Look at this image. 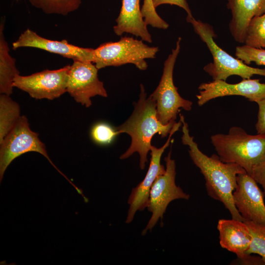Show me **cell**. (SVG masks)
I'll return each instance as SVG.
<instances>
[{
  "instance_id": "1",
  "label": "cell",
  "mask_w": 265,
  "mask_h": 265,
  "mask_svg": "<svg viewBox=\"0 0 265 265\" xmlns=\"http://www.w3.org/2000/svg\"><path fill=\"white\" fill-rule=\"evenodd\" d=\"M180 120L183 126L182 143L188 146L191 160L204 177L208 195L221 202L232 218L244 221L235 205L233 193L237 186L238 175L245 170L237 164L223 162L218 155L208 156L204 154L194 141V137L190 135L188 125L181 114Z\"/></svg>"
},
{
  "instance_id": "2",
  "label": "cell",
  "mask_w": 265,
  "mask_h": 265,
  "mask_svg": "<svg viewBox=\"0 0 265 265\" xmlns=\"http://www.w3.org/2000/svg\"><path fill=\"white\" fill-rule=\"evenodd\" d=\"M138 101L134 105V110L130 117L116 130L121 133H126L131 137V143L127 150L120 159L128 158L137 152L139 155V166L144 169L147 162V154L151 146L153 136L158 133L162 137L169 134L175 121L164 125L157 117L156 102L150 97H147L144 86L140 84Z\"/></svg>"
},
{
  "instance_id": "3",
  "label": "cell",
  "mask_w": 265,
  "mask_h": 265,
  "mask_svg": "<svg viewBox=\"0 0 265 265\" xmlns=\"http://www.w3.org/2000/svg\"><path fill=\"white\" fill-rule=\"evenodd\" d=\"M211 140L221 161L237 164L249 175L265 158V133L249 134L240 127H233L227 134L212 135Z\"/></svg>"
},
{
  "instance_id": "4",
  "label": "cell",
  "mask_w": 265,
  "mask_h": 265,
  "mask_svg": "<svg viewBox=\"0 0 265 265\" xmlns=\"http://www.w3.org/2000/svg\"><path fill=\"white\" fill-rule=\"evenodd\" d=\"M186 19L192 25L194 31L203 42L205 43L212 56L213 61L206 65L203 69L213 80L226 81L232 75L238 76L243 79H250L254 75L265 77V69L249 66L220 48L214 41L216 34L211 26L196 20L193 16H187Z\"/></svg>"
},
{
  "instance_id": "5",
  "label": "cell",
  "mask_w": 265,
  "mask_h": 265,
  "mask_svg": "<svg viewBox=\"0 0 265 265\" xmlns=\"http://www.w3.org/2000/svg\"><path fill=\"white\" fill-rule=\"evenodd\" d=\"M158 51V47L149 46L142 40L125 36L118 41L104 43L94 49L92 62L98 70L131 63L140 70H145L148 67L145 60L155 58Z\"/></svg>"
},
{
  "instance_id": "6",
  "label": "cell",
  "mask_w": 265,
  "mask_h": 265,
  "mask_svg": "<svg viewBox=\"0 0 265 265\" xmlns=\"http://www.w3.org/2000/svg\"><path fill=\"white\" fill-rule=\"evenodd\" d=\"M181 37H179L174 49L164 62L160 81L150 96L156 102L157 117L164 125L175 121L181 108L189 111L192 102L182 98L173 82V70L181 48Z\"/></svg>"
},
{
  "instance_id": "7",
  "label": "cell",
  "mask_w": 265,
  "mask_h": 265,
  "mask_svg": "<svg viewBox=\"0 0 265 265\" xmlns=\"http://www.w3.org/2000/svg\"><path fill=\"white\" fill-rule=\"evenodd\" d=\"M0 181L7 167L16 158L29 152H37L45 157L69 182L75 185L53 164L48 155L45 144L38 134L32 131L26 116H21L14 127L0 142Z\"/></svg>"
},
{
  "instance_id": "8",
  "label": "cell",
  "mask_w": 265,
  "mask_h": 265,
  "mask_svg": "<svg viewBox=\"0 0 265 265\" xmlns=\"http://www.w3.org/2000/svg\"><path fill=\"white\" fill-rule=\"evenodd\" d=\"M171 155L170 151L164 159L166 163L164 173L157 178L151 187L147 208L152 214L142 231V236L148 231L152 230L159 219H162L171 202L177 199H189L190 195L176 184V163Z\"/></svg>"
},
{
  "instance_id": "9",
  "label": "cell",
  "mask_w": 265,
  "mask_h": 265,
  "mask_svg": "<svg viewBox=\"0 0 265 265\" xmlns=\"http://www.w3.org/2000/svg\"><path fill=\"white\" fill-rule=\"evenodd\" d=\"M70 65L59 69L45 70L29 76L17 75L13 86L36 99L53 100L67 92Z\"/></svg>"
},
{
  "instance_id": "10",
  "label": "cell",
  "mask_w": 265,
  "mask_h": 265,
  "mask_svg": "<svg viewBox=\"0 0 265 265\" xmlns=\"http://www.w3.org/2000/svg\"><path fill=\"white\" fill-rule=\"evenodd\" d=\"M98 71L95 65L89 61L74 60L70 65L67 92L86 107L91 106L92 97L107 96L103 82L98 78Z\"/></svg>"
},
{
  "instance_id": "11",
  "label": "cell",
  "mask_w": 265,
  "mask_h": 265,
  "mask_svg": "<svg viewBox=\"0 0 265 265\" xmlns=\"http://www.w3.org/2000/svg\"><path fill=\"white\" fill-rule=\"evenodd\" d=\"M182 125L181 121L175 122L168 135L165 143L160 148L152 146L150 165L144 179L137 186L133 188L128 198L129 209L128 212L126 223H131L138 211H143L147 208L151 187L157 178L165 171V168L161 164V156L165 149L172 141V136Z\"/></svg>"
},
{
  "instance_id": "12",
  "label": "cell",
  "mask_w": 265,
  "mask_h": 265,
  "mask_svg": "<svg viewBox=\"0 0 265 265\" xmlns=\"http://www.w3.org/2000/svg\"><path fill=\"white\" fill-rule=\"evenodd\" d=\"M263 191L246 172L237 177V186L233 193L235 205L244 221L265 226V204Z\"/></svg>"
},
{
  "instance_id": "13",
  "label": "cell",
  "mask_w": 265,
  "mask_h": 265,
  "mask_svg": "<svg viewBox=\"0 0 265 265\" xmlns=\"http://www.w3.org/2000/svg\"><path fill=\"white\" fill-rule=\"evenodd\" d=\"M198 89L200 91L196 97L199 106L213 99L227 96H241L256 103L265 99V83H261L259 79H243L235 84L213 80L201 83Z\"/></svg>"
},
{
  "instance_id": "14",
  "label": "cell",
  "mask_w": 265,
  "mask_h": 265,
  "mask_svg": "<svg viewBox=\"0 0 265 265\" xmlns=\"http://www.w3.org/2000/svg\"><path fill=\"white\" fill-rule=\"evenodd\" d=\"M23 47L37 48L74 60L93 61L94 49L80 47L69 43L67 40L45 38L34 31L27 29L12 43L16 50Z\"/></svg>"
},
{
  "instance_id": "15",
  "label": "cell",
  "mask_w": 265,
  "mask_h": 265,
  "mask_svg": "<svg viewBox=\"0 0 265 265\" xmlns=\"http://www.w3.org/2000/svg\"><path fill=\"white\" fill-rule=\"evenodd\" d=\"M232 13L229 28L236 41L244 43L246 32L251 20L265 13V0H227Z\"/></svg>"
},
{
  "instance_id": "16",
  "label": "cell",
  "mask_w": 265,
  "mask_h": 265,
  "mask_svg": "<svg viewBox=\"0 0 265 265\" xmlns=\"http://www.w3.org/2000/svg\"><path fill=\"white\" fill-rule=\"evenodd\" d=\"M219 243L222 248L236 254L238 259L246 255L252 236L247 224L242 221L232 218L218 221Z\"/></svg>"
},
{
  "instance_id": "17",
  "label": "cell",
  "mask_w": 265,
  "mask_h": 265,
  "mask_svg": "<svg viewBox=\"0 0 265 265\" xmlns=\"http://www.w3.org/2000/svg\"><path fill=\"white\" fill-rule=\"evenodd\" d=\"M116 23L113 30L117 35L131 33L140 37L143 41L152 43V36L142 15L140 0H122Z\"/></svg>"
},
{
  "instance_id": "18",
  "label": "cell",
  "mask_w": 265,
  "mask_h": 265,
  "mask_svg": "<svg viewBox=\"0 0 265 265\" xmlns=\"http://www.w3.org/2000/svg\"><path fill=\"white\" fill-rule=\"evenodd\" d=\"M4 21L0 24V93L10 95L13 92L15 78L19 75L15 59L9 53V48L4 34Z\"/></svg>"
},
{
  "instance_id": "19",
  "label": "cell",
  "mask_w": 265,
  "mask_h": 265,
  "mask_svg": "<svg viewBox=\"0 0 265 265\" xmlns=\"http://www.w3.org/2000/svg\"><path fill=\"white\" fill-rule=\"evenodd\" d=\"M19 104L9 95L0 96V142L8 133L20 117Z\"/></svg>"
},
{
  "instance_id": "20",
  "label": "cell",
  "mask_w": 265,
  "mask_h": 265,
  "mask_svg": "<svg viewBox=\"0 0 265 265\" xmlns=\"http://www.w3.org/2000/svg\"><path fill=\"white\" fill-rule=\"evenodd\" d=\"M34 7L48 14L66 15L77 10L82 0H28Z\"/></svg>"
},
{
  "instance_id": "21",
  "label": "cell",
  "mask_w": 265,
  "mask_h": 265,
  "mask_svg": "<svg viewBox=\"0 0 265 265\" xmlns=\"http://www.w3.org/2000/svg\"><path fill=\"white\" fill-rule=\"evenodd\" d=\"M244 43L253 48H265V13L251 20L246 30Z\"/></svg>"
},
{
  "instance_id": "22",
  "label": "cell",
  "mask_w": 265,
  "mask_h": 265,
  "mask_svg": "<svg viewBox=\"0 0 265 265\" xmlns=\"http://www.w3.org/2000/svg\"><path fill=\"white\" fill-rule=\"evenodd\" d=\"M248 226L252 236L250 246L246 254H256L265 262V226L251 221H244Z\"/></svg>"
},
{
  "instance_id": "23",
  "label": "cell",
  "mask_w": 265,
  "mask_h": 265,
  "mask_svg": "<svg viewBox=\"0 0 265 265\" xmlns=\"http://www.w3.org/2000/svg\"><path fill=\"white\" fill-rule=\"evenodd\" d=\"M119 133L110 125L105 122H99L91 128L90 135L93 141L99 145L111 143Z\"/></svg>"
},
{
  "instance_id": "24",
  "label": "cell",
  "mask_w": 265,
  "mask_h": 265,
  "mask_svg": "<svg viewBox=\"0 0 265 265\" xmlns=\"http://www.w3.org/2000/svg\"><path fill=\"white\" fill-rule=\"evenodd\" d=\"M235 55L237 58L247 65L255 62L258 65L265 66V50L255 48L246 45L238 46Z\"/></svg>"
},
{
  "instance_id": "25",
  "label": "cell",
  "mask_w": 265,
  "mask_h": 265,
  "mask_svg": "<svg viewBox=\"0 0 265 265\" xmlns=\"http://www.w3.org/2000/svg\"><path fill=\"white\" fill-rule=\"evenodd\" d=\"M154 7L153 0H143L141 8L142 17L147 25L158 28L166 29L169 25L158 14Z\"/></svg>"
},
{
  "instance_id": "26",
  "label": "cell",
  "mask_w": 265,
  "mask_h": 265,
  "mask_svg": "<svg viewBox=\"0 0 265 265\" xmlns=\"http://www.w3.org/2000/svg\"><path fill=\"white\" fill-rule=\"evenodd\" d=\"M250 175L262 186L265 198V158L252 169Z\"/></svg>"
},
{
  "instance_id": "27",
  "label": "cell",
  "mask_w": 265,
  "mask_h": 265,
  "mask_svg": "<svg viewBox=\"0 0 265 265\" xmlns=\"http://www.w3.org/2000/svg\"><path fill=\"white\" fill-rule=\"evenodd\" d=\"M256 103L258 106V112L256 130L257 133H265V99Z\"/></svg>"
},
{
  "instance_id": "28",
  "label": "cell",
  "mask_w": 265,
  "mask_h": 265,
  "mask_svg": "<svg viewBox=\"0 0 265 265\" xmlns=\"http://www.w3.org/2000/svg\"><path fill=\"white\" fill-rule=\"evenodd\" d=\"M153 2L156 8L159 5L164 4L174 5L184 9L187 13V16H192L189 5L186 0H153Z\"/></svg>"
},
{
  "instance_id": "29",
  "label": "cell",
  "mask_w": 265,
  "mask_h": 265,
  "mask_svg": "<svg viewBox=\"0 0 265 265\" xmlns=\"http://www.w3.org/2000/svg\"><path fill=\"white\" fill-rule=\"evenodd\" d=\"M235 263L245 265H265V262L260 256L246 254L243 258L238 259Z\"/></svg>"
},
{
  "instance_id": "30",
  "label": "cell",
  "mask_w": 265,
  "mask_h": 265,
  "mask_svg": "<svg viewBox=\"0 0 265 265\" xmlns=\"http://www.w3.org/2000/svg\"></svg>"
}]
</instances>
